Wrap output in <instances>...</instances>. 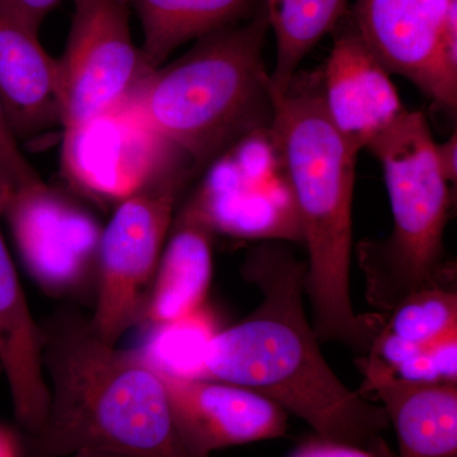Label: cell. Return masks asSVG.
Returning a JSON list of instances; mask_svg holds the SVG:
<instances>
[{
  "label": "cell",
  "mask_w": 457,
  "mask_h": 457,
  "mask_svg": "<svg viewBox=\"0 0 457 457\" xmlns=\"http://www.w3.org/2000/svg\"><path fill=\"white\" fill-rule=\"evenodd\" d=\"M242 276L262 294L251 314L218 330L204 352V378L253 390L328 440L387 450L383 407L352 392L328 365L306 315V262L278 240L246 254Z\"/></svg>",
  "instance_id": "1"
},
{
  "label": "cell",
  "mask_w": 457,
  "mask_h": 457,
  "mask_svg": "<svg viewBox=\"0 0 457 457\" xmlns=\"http://www.w3.org/2000/svg\"><path fill=\"white\" fill-rule=\"evenodd\" d=\"M270 141L308 249L305 294L320 342L341 343L368 353L386 315L354 312L351 300L352 201L359 152L330 120L320 71L297 73L284 89L270 86Z\"/></svg>",
  "instance_id": "2"
},
{
  "label": "cell",
  "mask_w": 457,
  "mask_h": 457,
  "mask_svg": "<svg viewBox=\"0 0 457 457\" xmlns=\"http://www.w3.org/2000/svg\"><path fill=\"white\" fill-rule=\"evenodd\" d=\"M50 405L23 438L25 457L104 451L129 457H191L177 433L163 381L140 351L98 338L89 320L62 314L41 330Z\"/></svg>",
  "instance_id": "3"
},
{
  "label": "cell",
  "mask_w": 457,
  "mask_h": 457,
  "mask_svg": "<svg viewBox=\"0 0 457 457\" xmlns=\"http://www.w3.org/2000/svg\"><path fill=\"white\" fill-rule=\"evenodd\" d=\"M269 31L262 3L243 25L201 38L156 69L126 102L195 170L207 167L242 141L269 135L273 104L263 60Z\"/></svg>",
  "instance_id": "4"
},
{
  "label": "cell",
  "mask_w": 457,
  "mask_h": 457,
  "mask_svg": "<svg viewBox=\"0 0 457 457\" xmlns=\"http://www.w3.org/2000/svg\"><path fill=\"white\" fill-rule=\"evenodd\" d=\"M366 149L383 168L393 228L384 239L359 243L357 258L370 305L386 314L409 294L456 279L444 242L453 195L420 111L405 110Z\"/></svg>",
  "instance_id": "5"
},
{
  "label": "cell",
  "mask_w": 457,
  "mask_h": 457,
  "mask_svg": "<svg viewBox=\"0 0 457 457\" xmlns=\"http://www.w3.org/2000/svg\"><path fill=\"white\" fill-rule=\"evenodd\" d=\"M194 171L185 168L150 180L120 201L102 231L97 305L89 324L107 345L141 319L177 201Z\"/></svg>",
  "instance_id": "6"
},
{
  "label": "cell",
  "mask_w": 457,
  "mask_h": 457,
  "mask_svg": "<svg viewBox=\"0 0 457 457\" xmlns=\"http://www.w3.org/2000/svg\"><path fill=\"white\" fill-rule=\"evenodd\" d=\"M74 2L73 25L59 60L64 131L121 106L153 73L132 42L126 0Z\"/></svg>",
  "instance_id": "7"
},
{
  "label": "cell",
  "mask_w": 457,
  "mask_h": 457,
  "mask_svg": "<svg viewBox=\"0 0 457 457\" xmlns=\"http://www.w3.org/2000/svg\"><path fill=\"white\" fill-rule=\"evenodd\" d=\"M2 210L27 270L47 294L78 293L97 279L102 231L79 204L41 183L11 195Z\"/></svg>",
  "instance_id": "8"
},
{
  "label": "cell",
  "mask_w": 457,
  "mask_h": 457,
  "mask_svg": "<svg viewBox=\"0 0 457 457\" xmlns=\"http://www.w3.org/2000/svg\"><path fill=\"white\" fill-rule=\"evenodd\" d=\"M457 0H356L353 29L389 71L414 84L436 106L456 112L457 71L444 32Z\"/></svg>",
  "instance_id": "9"
},
{
  "label": "cell",
  "mask_w": 457,
  "mask_h": 457,
  "mask_svg": "<svg viewBox=\"0 0 457 457\" xmlns=\"http://www.w3.org/2000/svg\"><path fill=\"white\" fill-rule=\"evenodd\" d=\"M64 159L78 186L93 196L119 203L162 174L195 170L128 102L65 131Z\"/></svg>",
  "instance_id": "10"
},
{
  "label": "cell",
  "mask_w": 457,
  "mask_h": 457,
  "mask_svg": "<svg viewBox=\"0 0 457 457\" xmlns=\"http://www.w3.org/2000/svg\"><path fill=\"white\" fill-rule=\"evenodd\" d=\"M158 374L179 440L191 457H210L225 447L276 440L287 432L288 414L253 390L212 378Z\"/></svg>",
  "instance_id": "11"
},
{
  "label": "cell",
  "mask_w": 457,
  "mask_h": 457,
  "mask_svg": "<svg viewBox=\"0 0 457 457\" xmlns=\"http://www.w3.org/2000/svg\"><path fill=\"white\" fill-rule=\"evenodd\" d=\"M320 78L330 120L359 153L407 110L392 74L352 29L336 38Z\"/></svg>",
  "instance_id": "12"
},
{
  "label": "cell",
  "mask_w": 457,
  "mask_h": 457,
  "mask_svg": "<svg viewBox=\"0 0 457 457\" xmlns=\"http://www.w3.org/2000/svg\"><path fill=\"white\" fill-rule=\"evenodd\" d=\"M38 29L0 0V99L17 140L62 123L59 60L42 47Z\"/></svg>",
  "instance_id": "13"
},
{
  "label": "cell",
  "mask_w": 457,
  "mask_h": 457,
  "mask_svg": "<svg viewBox=\"0 0 457 457\" xmlns=\"http://www.w3.org/2000/svg\"><path fill=\"white\" fill-rule=\"evenodd\" d=\"M363 375L360 395L375 394L383 403L398 440L396 457L457 456V384L411 383L359 356Z\"/></svg>",
  "instance_id": "14"
},
{
  "label": "cell",
  "mask_w": 457,
  "mask_h": 457,
  "mask_svg": "<svg viewBox=\"0 0 457 457\" xmlns=\"http://www.w3.org/2000/svg\"><path fill=\"white\" fill-rule=\"evenodd\" d=\"M215 227L201 187L173 219L141 319L153 328L203 308L212 276Z\"/></svg>",
  "instance_id": "15"
},
{
  "label": "cell",
  "mask_w": 457,
  "mask_h": 457,
  "mask_svg": "<svg viewBox=\"0 0 457 457\" xmlns=\"http://www.w3.org/2000/svg\"><path fill=\"white\" fill-rule=\"evenodd\" d=\"M2 216V204H0ZM0 363L25 436L40 429L50 405L42 372V335L27 305L16 269L0 230Z\"/></svg>",
  "instance_id": "16"
},
{
  "label": "cell",
  "mask_w": 457,
  "mask_h": 457,
  "mask_svg": "<svg viewBox=\"0 0 457 457\" xmlns=\"http://www.w3.org/2000/svg\"><path fill=\"white\" fill-rule=\"evenodd\" d=\"M143 25L144 60L155 71L177 47L249 16L253 0H126Z\"/></svg>",
  "instance_id": "17"
},
{
  "label": "cell",
  "mask_w": 457,
  "mask_h": 457,
  "mask_svg": "<svg viewBox=\"0 0 457 457\" xmlns=\"http://www.w3.org/2000/svg\"><path fill=\"white\" fill-rule=\"evenodd\" d=\"M351 0H263L275 33L276 64L270 86L284 89L299 73L306 55L332 31Z\"/></svg>",
  "instance_id": "18"
},
{
  "label": "cell",
  "mask_w": 457,
  "mask_h": 457,
  "mask_svg": "<svg viewBox=\"0 0 457 457\" xmlns=\"http://www.w3.org/2000/svg\"><path fill=\"white\" fill-rule=\"evenodd\" d=\"M218 332L206 309L153 328V335L139 350L158 372L185 378H204V352Z\"/></svg>",
  "instance_id": "19"
},
{
  "label": "cell",
  "mask_w": 457,
  "mask_h": 457,
  "mask_svg": "<svg viewBox=\"0 0 457 457\" xmlns=\"http://www.w3.org/2000/svg\"><path fill=\"white\" fill-rule=\"evenodd\" d=\"M384 328L423 347L457 332L455 279L435 282L409 294L386 312Z\"/></svg>",
  "instance_id": "20"
},
{
  "label": "cell",
  "mask_w": 457,
  "mask_h": 457,
  "mask_svg": "<svg viewBox=\"0 0 457 457\" xmlns=\"http://www.w3.org/2000/svg\"><path fill=\"white\" fill-rule=\"evenodd\" d=\"M44 183L35 168L29 163L18 145L9 126L2 99H0V204H4L11 195L21 189L33 187Z\"/></svg>",
  "instance_id": "21"
},
{
  "label": "cell",
  "mask_w": 457,
  "mask_h": 457,
  "mask_svg": "<svg viewBox=\"0 0 457 457\" xmlns=\"http://www.w3.org/2000/svg\"><path fill=\"white\" fill-rule=\"evenodd\" d=\"M287 457H396L392 450H374L314 435L297 445Z\"/></svg>",
  "instance_id": "22"
},
{
  "label": "cell",
  "mask_w": 457,
  "mask_h": 457,
  "mask_svg": "<svg viewBox=\"0 0 457 457\" xmlns=\"http://www.w3.org/2000/svg\"><path fill=\"white\" fill-rule=\"evenodd\" d=\"M436 370L444 383L457 384V332L427 345Z\"/></svg>",
  "instance_id": "23"
},
{
  "label": "cell",
  "mask_w": 457,
  "mask_h": 457,
  "mask_svg": "<svg viewBox=\"0 0 457 457\" xmlns=\"http://www.w3.org/2000/svg\"><path fill=\"white\" fill-rule=\"evenodd\" d=\"M436 154L441 165L442 173L450 185L457 180V134L456 131L444 143H436Z\"/></svg>",
  "instance_id": "24"
},
{
  "label": "cell",
  "mask_w": 457,
  "mask_h": 457,
  "mask_svg": "<svg viewBox=\"0 0 457 457\" xmlns=\"http://www.w3.org/2000/svg\"><path fill=\"white\" fill-rule=\"evenodd\" d=\"M23 17L36 29L40 27L42 20L56 7L60 0H8Z\"/></svg>",
  "instance_id": "25"
},
{
  "label": "cell",
  "mask_w": 457,
  "mask_h": 457,
  "mask_svg": "<svg viewBox=\"0 0 457 457\" xmlns=\"http://www.w3.org/2000/svg\"><path fill=\"white\" fill-rule=\"evenodd\" d=\"M0 457H25L22 438L4 426H0Z\"/></svg>",
  "instance_id": "26"
},
{
  "label": "cell",
  "mask_w": 457,
  "mask_h": 457,
  "mask_svg": "<svg viewBox=\"0 0 457 457\" xmlns=\"http://www.w3.org/2000/svg\"><path fill=\"white\" fill-rule=\"evenodd\" d=\"M73 457H129L117 455V453H104V451H80V453H74Z\"/></svg>",
  "instance_id": "27"
}]
</instances>
